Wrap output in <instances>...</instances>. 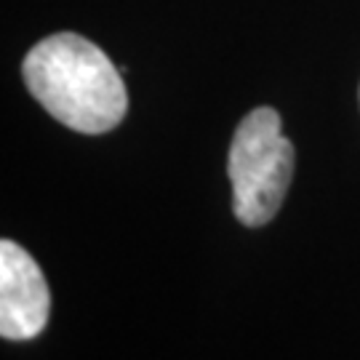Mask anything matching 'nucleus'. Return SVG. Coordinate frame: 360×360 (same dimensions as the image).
Masks as SVG:
<instances>
[{
  "label": "nucleus",
  "mask_w": 360,
  "mask_h": 360,
  "mask_svg": "<svg viewBox=\"0 0 360 360\" xmlns=\"http://www.w3.org/2000/svg\"><path fill=\"white\" fill-rule=\"evenodd\" d=\"M27 91L77 134H107L126 117L129 94L107 53L75 32L32 46L22 65Z\"/></svg>",
  "instance_id": "obj_1"
},
{
  "label": "nucleus",
  "mask_w": 360,
  "mask_h": 360,
  "mask_svg": "<svg viewBox=\"0 0 360 360\" xmlns=\"http://www.w3.org/2000/svg\"><path fill=\"white\" fill-rule=\"evenodd\" d=\"M227 176L240 224L262 227L278 214L294 176V144L283 136L281 115L272 107L251 110L235 129Z\"/></svg>",
  "instance_id": "obj_2"
},
{
  "label": "nucleus",
  "mask_w": 360,
  "mask_h": 360,
  "mask_svg": "<svg viewBox=\"0 0 360 360\" xmlns=\"http://www.w3.org/2000/svg\"><path fill=\"white\" fill-rule=\"evenodd\" d=\"M51 312L49 283L38 262L13 240L0 243V334L27 342L46 328Z\"/></svg>",
  "instance_id": "obj_3"
},
{
  "label": "nucleus",
  "mask_w": 360,
  "mask_h": 360,
  "mask_svg": "<svg viewBox=\"0 0 360 360\" xmlns=\"http://www.w3.org/2000/svg\"><path fill=\"white\" fill-rule=\"evenodd\" d=\"M358 96H360V91H358Z\"/></svg>",
  "instance_id": "obj_4"
}]
</instances>
